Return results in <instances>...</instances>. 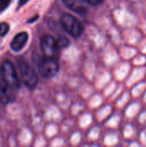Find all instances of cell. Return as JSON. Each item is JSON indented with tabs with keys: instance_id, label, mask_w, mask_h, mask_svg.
I'll use <instances>...</instances> for the list:
<instances>
[{
	"instance_id": "10",
	"label": "cell",
	"mask_w": 146,
	"mask_h": 147,
	"mask_svg": "<svg viewBox=\"0 0 146 147\" xmlns=\"http://www.w3.org/2000/svg\"><path fill=\"white\" fill-rule=\"evenodd\" d=\"M12 0H0V14L3 13L10 4Z\"/></svg>"
},
{
	"instance_id": "7",
	"label": "cell",
	"mask_w": 146,
	"mask_h": 147,
	"mask_svg": "<svg viewBox=\"0 0 146 147\" xmlns=\"http://www.w3.org/2000/svg\"><path fill=\"white\" fill-rule=\"evenodd\" d=\"M15 100L13 89L6 84L3 81L0 80V101L4 103H9Z\"/></svg>"
},
{
	"instance_id": "3",
	"label": "cell",
	"mask_w": 146,
	"mask_h": 147,
	"mask_svg": "<svg viewBox=\"0 0 146 147\" xmlns=\"http://www.w3.org/2000/svg\"><path fill=\"white\" fill-rule=\"evenodd\" d=\"M60 23L64 29L75 38L80 36L83 32V28L81 22L75 16L69 13H64L62 15L60 18Z\"/></svg>"
},
{
	"instance_id": "2",
	"label": "cell",
	"mask_w": 146,
	"mask_h": 147,
	"mask_svg": "<svg viewBox=\"0 0 146 147\" xmlns=\"http://www.w3.org/2000/svg\"><path fill=\"white\" fill-rule=\"evenodd\" d=\"M18 67L22 84L29 90L34 89L38 83V77L34 70L23 59L18 62Z\"/></svg>"
},
{
	"instance_id": "8",
	"label": "cell",
	"mask_w": 146,
	"mask_h": 147,
	"mask_svg": "<svg viewBox=\"0 0 146 147\" xmlns=\"http://www.w3.org/2000/svg\"><path fill=\"white\" fill-rule=\"evenodd\" d=\"M67 8L78 14H84L87 10L85 0H63Z\"/></svg>"
},
{
	"instance_id": "1",
	"label": "cell",
	"mask_w": 146,
	"mask_h": 147,
	"mask_svg": "<svg viewBox=\"0 0 146 147\" xmlns=\"http://www.w3.org/2000/svg\"><path fill=\"white\" fill-rule=\"evenodd\" d=\"M0 74L2 76L3 81L8 84L10 88L13 90H16L20 88V79L17 76V73L15 71V69L13 65V64L9 61L5 60L3 61L0 65Z\"/></svg>"
},
{
	"instance_id": "9",
	"label": "cell",
	"mask_w": 146,
	"mask_h": 147,
	"mask_svg": "<svg viewBox=\"0 0 146 147\" xmlns=\"http://www.w3.org/2000/svg\"><path fill=\"white\" fill-rule=\"evenodd\" d=\"M9 26L7 22H0V37L4 36L9 32Z\"/></svg>"
},
{
	"instance_id": "5",
	"label": "cell",
	"mask_w": 146,
	"mask_h": 147,
	"mask_svg": "<svg viewBox=\"0 0 146 147\" xmlns=\"http://www.w3.org/2000/svg\"><path fill=\"white\" fill-rule=\"evenodd\" d=\"M40 47L45 57L57 59L59 56L60 47L59 46L57 40L50 35H45L40 40Z\"/></svg>"
},
{
	"instance_id": "6",
	"label": "cell",
	"mask_w": 146,
	"mask_h": 147,
	"mask_svg": "<svg viewBox=\"0 0 146 147\" xmlns=\"http://www.w3.org/2000/svg\"><path fill=\"white\" fill-rule=\"evenodd\" d=\"M28 40V33L27 32H20L13 38V40L10 43V48L14 52H19L24 47Z\"/></svg>"
},
{
	"instance_id": "13",
	"label": "cell",
	"mask_w": 146,
	"mask_h": 147,
	"mask_svg": "<svg viewBox=\"0 0 146 147\" xmlns=\"http://www.w3.org/2000/svg\"><path fill=\"white\" fill-rule=\"evenodd\" d=\"M38 18H39V16H38V15H36V16H34L33 18H31V19H28V22H29V23H33V22H34V21H36Z\"/></svg>"
},
{
	"instance_id": "11",
	"label": "cell",
	"mask_w": 146,
	"mask_h": 147,
	"mask_svg": "<svg viewBox=\"0 0 146 147\" xmlns=\"http://www.w3.org/2000/svg\"><path fill=\"white\" fill-rule=\"evenodd\" d=\"M57 42H58L59 46L60 47V48L65 47H67V46L69 45V40H68V39L65 38V37H61V38L58 39V40H57Z\"/></svg>"
},
{
	"instance_id": "4",
	"label": "cell",
	"mask_w": 146,
	"mask_h": 147,
	"mask_svg": "<svg viewBox=\"0 0 146 147\" xmlns=\"http://www.w3.org/2000/svg\"><path fill=\"white\" fill-rule=\"evenodd\" d=\"M37 65L40 75L45 78H51L59 71V64L54 59L44 56L39 59Z\"/></svg>"
},
{
	"instance_id": "12",
	"label": "cell",
	"mask_w": 146,
	"mask_h": 147,
	"mask_svg": "<svg viewBox=\"0 0 146 147\" xmlns=\"http://www.w3.org/2000/svg\"><path fill=\"white\" fill-rule=\"evenodd\" d=\"M87 3L90 4V5H93V6H96V5H99L101 4L103 0H85Z\"/></svg>"
},
{
	"instance_id": "14",
	"label": "cell",
	"mask_w": 146,
	"mask_h": 147,
	"mask_svg": "<svg viewBox=\"0 0 146 147\" xmlns=\"http://www.w3.org/2000/svg\"><path fill=\"white\" fill-rule=\"evenodd\" d=\"M28 1H29V0H19V1H18V4H19V6H22V5H24Z\"/></svg>"
}]
</instances>
